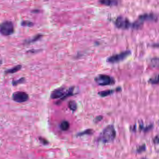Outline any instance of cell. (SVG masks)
I'll return each mask as SVG.
<instances>
[{
  "mask_svg": "<svg viewBox=\"0 0 159 159\" xmlns=\"http://www.w3.org/2000/svg\"><path fill=\"white\" fill-rule=\"evenodd\" d=\"M116 136V132L113 125H108L100 133L98 141L103 144L111 143L114 141Z\"/></svg>",
  "mask_w": 159,
  "mask_h": 159,
  "instance_id": "1",
  "label": "cell"
},
{
  "mask_svg": "<svg viewBox=\"0 0 159 159\" xmlns=\"http://www.w3.org/2000/svg\"><path fill=\"white\" fill-rule=\"evenodd\" d=\"M94 81L98 85L100 86L113 85L115 83L114 78L105 74H99L94 78Z\"/></svg>",
  "mask_w": 159,
  "mask_h": 159,
  "instance_id": "2",
  "label": "cell"
},
{
  "mask_svg": "<svg viewBox=\"0 0 159 159\" xmlns=\"http://www.w3.org/2000/svg\"><path fill=\"white\" fill-rule=\"evenodd\" d=\"M131 54V51L129 50L124 51L119 54H115L108 58L107 62L108 63H119L126 59Z\"/></svg>",
  "mask_w": 159,
  "mask_h": 159,
  "instance_id": "3",
  "label": "cell"
},
{
  "mask_svg": "<svg viewBox=\"0 0 159 159\" xmlns=\"http://www.w3.org/2000/svg\"><path fill=\"white\" fill-rule=\"evenodd\" d=\"M114 24L116 27L122 30H128L130 28L132 29L133 25V23L131 22L128 19L121 16L117 17L114 21Z\"/></svg>",
  "mask_w": 159,
  "mask_h": 159,
  "instance_id": "4",
  "label": "cell"
},
{
  "mask_svg": "<svg viewBox=\"0 0 159 159\" xmlns=\"http://www.w3.org/2000/svg\"><path fill=\"white\" fill-rule=\"evenodd\" d=\"M14 27L11 22L7 21L1 25V33L3 36H10L14 32Z\"/></svg>",
  "mask_w": 159,
  "mask_h": 159,
  "instance_id": "5",
  "label": "cell"
},
{
  "mask_svg": "<svg viewBox=\"0 0 159 159\" xmlns=\"http://www.w3.org/2000/svg\"><path fill=\"white\" fill-rule=\"evenodd\" d=\"M29 96L24 92L17 91L14 92L12 95V100L15 102L22 103L29 100Z\"/></svg>",
  "mask_w": 159,
  "mask_h": 159,
  "instance_id": "6",
  "label": "cell"
},
{
  "mask_svg": "<svg viewBox=\"0 0 159 159\" xmlns=\"http://www.w3.org/2000/svg\"><path fill=\"white\" fill-rule=\"evenodd\" d=\"M67 90L68 89L64 86H62L59 88H57L51 92L50 97L52 100L62 99L66 94Z\"/></svg>",
  "mask_w": 159,
  "mask_h": 159,
  "instance_id": "7",
  "label": "cell"
},
{
  "mask_svg": "<svg viewBox=\"0 0 159 159\" xmlns=\"http://www.w3.org/2000/svg\"><path fill=\"white\" fill-rule=\"evenodd\" d=\"M158 19L157 16L152 13H146L140 15L138 20L143 22L145 21H156Z\"/></svg>",
  "mask_w": 159,
  "mask_h": 159,
  "instance_id": "8",
  "label": "cell"
},
{
  "mask_svg": "<svg viewBox=\"0 0 159 159\" xmlns=\"http://www.w3.org/2000/svg\"><path fill=\"white\" fill-rule=\"evenodd\" d=\"M121 90L120 87H118L116 88V89H111V90H108L103 91L100 92L98 93V94L101 97H108V96H109V95H112L113 94V93L115 92H120Z\"/></svg>",
  "mask_w": 159,
  "mask_h": 159,
  "instance_id": "9",
  "label": "cell"
},
{
  "mask_svg": "<svg viewBox=\"0 0 159 159\" xmlns=\"http://www.w3.org/2000/svg\"><path fill=\"white\" fill-rule=\"evenodd\" d=\"M74 90H75V86H71V87L68 88L67 92H66V94H65V96L63 98L61 99L60 100H59V101L57 102L56 104H59L61 101H63L64 100H66V99L69 98V97H71V96H73L75 95V93H74Z\"/></svg>",
  "mask_w": 159,
  "mask_h": 159,
  "instance_id": "10",
  "label": "cell"
},
{
  "mask_svg": "<svg viewBox=\"0 0 159 159\" xmlns=\"http://www.w3.org/2000/svg\"><path fill=\"white\" fill-rule=\"evenodd\" d=\"M99 2L107 6H115L119 4L118 0H99Z\"/></svg>",
  "mask_w": 159,
  "mask_h": 159,
  "instance_id": "11",
  "label": "cell"
},
{
  "mask_svg": "<svg viewBox=\"0 0 159 159\" xmlns=\"http://www.w3.org/2000/svg\"><path fill=\"white\" fill-rule=\"evenodd\" d=\"M22 69V65L18 64V65H15L12 68L5 70L4 73L6 74H14V73L20 71Z\"/></svg>",
  "mask_w": 159,
  "mask_h": 159,
  "instance_id": "12",
  "label": "cell"
},
{
  "mask_svg": "<svg viewBox=\"0 0 159 159\" xmlns=\"http://www.w3.org/2000/svg\"><path fill=\"white\" fill-rule=\"evenodd\" d=\"M94 131L92 129H87L83 131L78 132L76 134L77 137H81L85 135H91L94 133Z\"/></svg>",
  "mask_w": 159,
  "mask_h": 159,
  "instance_id": "13",
  "label": "cell"
},
{
  "mask_svg": "<svg viewBox=\"0 0 159 159\" xmlns=\"http://www.w3.org/2000/svg\"><path fill=\"white\" fill-rule=\"evenodd\" d=\"M70 128V123L67 120L62 121L60 125V128L61 130L63 131H68Z\"/></svg>",
  "mask_w": 159,
  "mask_h": 159,
  "instance_id": "14",
  "label": "cell"
},
{
  "mask_svg": "<svg viewBox=\"0 0 159 159\" xmlns=\"http://www.w3.org/2000/svg\"><path fill=\"white\" fill-rule=\"evenodd\" d=\"M26 82V79L24 77H22L20 79L16 80H13L12 81V84L13 86H16L19 84H22Z\"/></svg>",
  "mask_w": 159,
  "mask_h": 159,
  "instance_id": "15",
  "label": "cell"
},
{
  "mask_svg": "<svg viewBox=\"0 0 159 159\" xmlns=\"http://www.w3.org/2000/svg\"><path fill=\"white\" fill-rule=\"evenodd\" d=\"M68 106L69 108L72 111L75 112L77 110L78 105H77V102L75 101H70L68 103Z\"/></svg>",
  "mask_w": 159,
  "mask_h": 159,
  "instance_id": "16",
  "label": "cell"
},
{
  "mask_svg": "<svg viewBox=\"0 0 159 159\" xmlns=\"http://www.w3.org/2000/svg\"><path fill=\"white\" fill-rule=\"evenodd\" d=\"M149 82L151 84H159V74L154 75L149 80Z\"/></svg>",
  "mask_w": 159,
  "mask_h": 159,
  "instance_id": "17",
  "label": "cell"
},
{
  "mask_svg": "<svg viewBox=\"0 0 159 159\" xmlns=\"http://www.w3.org/2000/svg\"><path fill=\"white\" fill-rule=\"evenodd\" d=\"M42 37V35L40 34H38L33 37L32 39H29L26 40V41L25 42L26 43H33L39 40V39H41Z\"/></svg>",
  "mask_w": 159,
  "mask_h": 159,
  "instance_id": "18",
  "label": "cell"
},
{
  "mask_svg": "<svg viewBox=\"0 0 159 159\" xmlns=\"http://www.w3.org/2000/svg\"><path fill=\"white\" fill-rule=\"evenodd\" d=\"M151 65L155 68L159 67V58H154L152 59Z\"/></svg>",
  "mask_w": 159,
  "mask_h": 159,
  "instance_id": "19",
  "label": "cell"
},
{
  "mask_svg": "<svg viewBox=\"0 0 159 159\" xmlns=\"http://www.w3.org/2000/svg\"><path fill=\"white\" fill-rule=\"evenodd\" d=\"M21 25L23 27H31L33 26L34 23L29 21H23L21 22Z\"/></svg>",
  "mask_w": 159,
  "mask_h": 159,
  "instance_id": "20",
  "label": "cell"
},
{
  "mask_svg": "<svg viewBox=\"0 0 159 159\" xmlns=\"http://www.w3.org/2000/svg\"><path fill=\"white\" fill-rule=\"evenodd\" d=\"M146 147L145 145H142V146H140L137 149V152L138 153H141L146 150Z\"/></svg>",
  "mask_w": 159,
  "mask_h": 159,
  "instance_id": "21",
  "label": "cell"
},
{
  "mask_svg": "<svg viewBox=\"0 0 159 159\" xmlns=\"http://www.w3.org/2000/svg\"><path fill=\"white\" fill-rule=\"evenodd\" d=\"M39 140L40 141L41 143L43 145H48L49 142L45 138H43V137H40L39 138Z\"/></svg>",
  "mask_w": 159,
  "mask_h": 159,
  "instance_id": "22",
  "label": "cell"
},
{
  "mask_svg": "<svg viewBox=\"0 0 159 159\" xmlns=\"http://www.w3.org/2000/svg\"><path fill=\"white\" fill-rule=\"evenodd\" d=\"M153 142L154 144H159V134L156 135L153 139Z\"/></svg>",
  "mask_w": 159,
  "mask_h": 159,
  "instance_id": "23",
  "label": "cell"
},
{
  "mask_svg": "<svg viewBox=\"0 0 159 159\" xmlns=\"http://www.w3.org/2000/svg\"><path fill=\"white\" fill-rule=\"evenodd\" d=\"M103 118V116H100V115L97 116V117H96V118H95V119H94V121L96 123L99 122L100 121L102 120Z\"/></svg>",
  "mask_w": 159,
  "mask_h": 159,
  "instance_id": "24",
  "label": "cell"
},
{
  "mask_svg": "<svg viewBox=\"0 0 159 159\" xmlns=\"http://www.w3.org/2000/svg\"><path fill=\"white\" fill-rule=\"evenodd\" d=\"M151 46L153 48H159V43H153L152 44Z\"/></svg>",
  "mask_w": 159,
  "mask_h": 159,
  "instance_id": "25",
  "label": "cell"
},
{
  "mask_svg": "<svg viewBox=\"0 0 159 159\" xmlns=\"http://www.w3.org/2000/svg\"></svg>",
  "mask_w": 159,
  "mask_h": 159,
  "instance_id": "26",
  "label": "cell"
}]
</instances>
